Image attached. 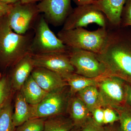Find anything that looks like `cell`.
Segmentation results:
<instances>
[{
	"label": "cell",
	"instance_id": "f546056e",
	"mask_svg": "<svg viewBox=\"0 0 131 131\" xmlns=\"http://www.w3.org/2000/svg\"><path fill=\"white\" fill-rule=\"evenodd\" d=\"M103 127V131H121L119 121L113 124L105 125Z\"/></svg>",
	"mask_w": 131,
	"mask_h": 131
},
{
	"label": "cell",
	"instance_id": "5b68a950",
	"mask_svg": "<svg viewBox=\"0 0 131 131\" xmlns=\"http://www.w3.org/2000/svg\"><path fill=\"white\" fill-rule=\"evenodd\" d=\"M97 87L103 107L117 109L126 104L128 83L124 80L113 76H104Z\"/></svg>",
	"mask_w": 131,
	"mask_h": 131
},
{
	"label": "cell",
	"instance_id": "4dcf8cb0",
	"mask_svg": "<svg viewBox=\"0 0 131 131\" xmlns=\"http://www.w3.org/2000/svg\"><path fill=\"white\" fill-rule=\"evenodd\" d=\"M77 6L92 4L95 1V0H73Z\"/></svg>",
	"mask_w": 131,
	"mask_h": 131
},
{
	"label": "cell",
	"instance_id": "e575fe53",
	"mask_svg": "<svg viewBox=\"0 0 131 131\" xmlns=\"http://www.w3.org/2000/svg\"><path fill=\"white\" fill-rule=\"evenodd\" d=\"M81 128L74 126L70 131H81Z\"/></svg>",
	"mask_w": 131,
	"mask_h": 131
},
{
	"label": "cell",
	"instance_id": "8d00e7d4",
	"mask_svg": "<svg viewBox=\"0 0 131 131\" xmlns=\"http://www.w3.org/2000/svg\"><path fill=\"white\" fill-rule=\"evenodd\" d=\"M95 1H97V0H95Z\"/></svg>",
	"mask_w": 131,
	"mask_h": 131
},
{
	"label": "cell",
	"instance_id": "8992f818",
	"mask_svg": "<svg viewBox=\"0 0 131 131\" xmlns=\"http://www.w3.org/2000/svg\"><path fill=\"white\" fill-rule=\"evenodd\" d=\"M68 54L76 74L89 78L108 75L105 66L98 60L95 53L69 48Z\"/></svg>",
	"mask_w": 131,
	"mask_h": 131
},
{
	"label": "cell",
	"instance_id": "3957f363",
	"mask_svg": "<svg viewBox=\"0 0 131 131\" xmlns=\"http://www.w3.org/2000/svg\"><path fill=\"white\" fill-rule=\"evenodd\" d=\"M107 35V27H101L93 31L87 30L83 28L62 29L58 33L57 37L68 48L98 54L105 44Z\"/></svg>",
	"mask_w": 131,
	"mask_h": 131
},
{
	"label": "cell",
	"instance_id": "44dd1931",
	"mask_svg": "<svg viewBox=\"0 0 131 131\" xmlns=\"http://www.w3.org/2000/svg\"><path fill=\"white\" fill-rule=\"evenodd\" d=\"M14 92L9 77L2 76L0 80V113L8 103L12 102Z\"/></svg>",
	"mask_w": 131,
	"mask_h": 131
},
{
	"label": "cell",
	"instance_id": "6da1fadb",
	"mask_svg": "<svg viewBox=\"0 0 131 131\" xmlns=\"http://www.w3.org/2000/svg\"><path fill=\"white\" fill-rule=\"evenodd\" d=\"M105 44L97 58L105 66L108 75L119 78L131 84V26L108 24Z\"/></svg>",
	"mask_w": 131,
	"mask_h": 131
},
{
	"label": "cell",
	"instance_id": "9a60e30c",
	"mask_svg": "<svg viewBox=\"0 0 131 131\" xmlns=\"http://www.w3.org/2000/svg\"><path fill=\"white\" fill-rule=\"evenodd\" d=\"M66 113L69 115V117L72 120L74 126L80 128L91 116L88 108L76 95L70 98Z\"/></svg>",
	"mask_w": 131,
	"mask_h": 131
},
{
	"label": "cell",
	"instance_id": "d4e9b609",
	"mask_svg": "<svg viewBox=\"0 0 131 131\" xmlns=\"http://www.w3.org/2000/svg\"><path fill=\"white\" fill-rule=\"evenodd\" d=\"M120 26H131V0H126L122 10Z\"/></svg>",
	"mask_w": 131,
	"mask_h": 131
},
{
	"label": "cell",
	"instance_id": "4316f807",
	"mask_svg": "<svg viewBox=\"0 0 131 131\" xmlns=\"http://www.w3.org/2000/svg\"><path fill=\"white\" fill-rule=\"evenodd\" d=\"M103 126L97 124L91 116L82 127L81 131H103Z\"/></svg>",
	"mask_w": 131,
	"mask_h": 131
},
{
	"label": "cell",
	"instance_id": "f1b7e54d",
	"mask_svg": "<svg viewBox=\"0 0 131 131\" xmlns=\"http://www.w3.org/2000/svg\"><path fill=\"white\" fill-rule=\"evenodd\" d=\"M12 5L0 1V16L7 15L11 9Z\"/></svg>",
	"mask_w": 131,
	"mask_h": 131
},
{
	"label": "cell",
	"instance_id": "83f0119b",
	"mask_svg": "<svg viewBox=\"0 0 131 131\" xmlns=\"http://www.w3.org/2000/svg\"><path fill=\"white\" fill-rule=\"evenodd\" d=\"M91 117L97 124L104 126V108L103 107L97 108L94 109L91 113Z\"/></svg>",
	"mask_w": 131,
	"mask_h": 131
},
{
	"label": "cell",
	"instance_id": "cb8c5ba5",
	"mask_svg": "<svg viewBox=\"0 0 131 131\" xmlns=\"http://www.w3.org/2000/svg\"><path fill=\"white\" fill-rule=\"evenodd\" d=\"M46 119L31 118L16 127L15 131H43Z\"/></svg>",
	"mask_w": 131,
	"mask_h": 131
},
{
	"label": "cell",
	"instance_id": "d6a6232c",
	"mask_svg": "<svg viewBox=\"0 0 131 131\" xmlns=\"http://www.w3.org/2000/svg\"><path fill=\"white\" fill-rule=\"evenodd\" d=\"M42 0H19V2L22 4H28V3H36L38 2H40Z\"/></svg>",
	"mask_w": 131,
	"mask_h": 131
},
{
	"label": "cell",
	"instance_id": "2e32d148",
	"mask_svg": "<svg viewBox=\"0 0 131 131\" xmlns=\"http://www.w3.org/2000/svg\"><path fill=\"white\" fill-rule=\"evenodd\" d=\"M33 114V105L26 101L20 91H18L15 98L14 112L12 117L15 126L16 127L19 126L32 118Z\"/></svg>",
	"mask_w": 131,
	"mask_h": 131
},
{
	"label": "cell",
	"instance_id": "9c48e42d",
	"mask_svg": "<svg viewBox=\"0 0 131 131\" xmlns=\"http://www.w3.org/2000/svg\"><path fill=\"white\" fill-rule=\"evenodd\" d=\"M39 13L36 3L22 4L19 2L12 4L7 16L12 30L18 34L24 35Z\"/></svg>",
	"mask_w": 131,
	"mask_h": 131
},
{
	"label": "cell",
	"instance_id": "ffe728a7",
	"mask_svg": "<svg viewBox=\"0 0 131 131\" xmlns=\"http://www.w3.org/2000/svg\"><path fill=\"white\" fill-rule=\"evenodd\" d=\"M74 127L69 117L59 115L46 118L43 131H70Z\"/></svg>",
	"mask_w": 131,
	"mask_h": 131
},
{
	"label": "cell",
	"instance_id": "277c9868",
	"mask_svg": "<svg viewBox=\"0 0 131 131\" xmlns=\"http://www.w3.org/2000/svg\"><path fill=\"white\" fill-rule=\"evenodd\" d=\"M68 50L69 48L51 30L44 16L40 17L34 28L31 54L66 53Z\"/></svg>",
	"mask_w": 131,
	"mask_h": 131
},
{
	"label": "cell",
	"instance_id": "30bf717a",
	"mask_svg": "<svg viewBox=\"0 0 131 131\" xmlns=\"http://www.w3.org/2000/svg\"><path fill=\"white\" fill-rule=\"evenodd\" d=\"M31 55L35 67L51 71L63 78L75 73L74 68L71 63L68 52Z\"/></svg>",
	"mask_w": 131,
	"mask_h": 131
},
{
	"label": "cell",
	"instance_id": "484cf974",
	"mask_svg": "<svg viewBox=\"0 0 131 131\" xmlns=\"http://www.w3.org/2000/svg\"><path fill=\"white\" fill-rule=\"evenodd\" d=\"M104 108V125L113 124L119 121V117L117 110L109 107H103Z\"/></svg>",
	"mask_w": 131,
	"mask_h": 131
},
{
	"label": "cell",
	"instance_id": "1f68e13d",
	"mask_svg": "<svg viewBox=\"0 0 131 131\" xmlns=\"http://www.w3.org/2000/svg\"><path fill=\"white\" fill-rule=\"evenodd\" d=\"M126 103L131 106V84L128 83L127 97Z\"/></svg>",
	"mask_w": 131,
	"mask_h": 131
},
{
	"label": "cell",
	"instance_id": "d590c367",
	"mask_svg": "<svg viewBox=\"0 0 131 131\" xmlns=\"http://www.w3.org/2000/svg\"><path fill=\"white\" fill-rule=\"evenodd\" d=\"M2 75L0 73V80L2 78Z\"/></svg>",
	"mask_w": 131,
	"mask_h": 131
},
{
	"label": "cell",
	"instance_id": "d6986e66",
	"mask_svg": "<svg viewBox=\"0 0 131 131\" xmlns=\"http://www.w3.org/2000/svg\"><path fill=\"white\" fill-rule=\"evenodd\" d=\"M75 95L83 102L91 113L97 108L103 107L100 93L96 86L87 87L78 92Z\"/></svg>",
	"mask_w": 131,
	"mask_h": 131
},
{
	"label": "cell",
	"instance_id": "4fadbf2b",
	"mask_svg": "<svg viewBox=\"0 0 131 131\" xmlns=\"http://www.w3.org/2000/svg\"><path fill=\"white\" fill-rule=\"evenodd\" d=\"M31 75L40 86L48 93L68 85L60 75L45 68L35 67Z\"/></svg>",
	"mask_w": 131,
	"mask_h": 131
},
{
	"label": "cell",
	"instance_id": "603a6c76",
	"mask_svg": "<svg viewBox=\"0 0 131 131\" xmlns=\"http://www.w3.org/2000/svg\"><path fill=\"white\" fill-rule=\"evenodd\" d=\"M117 110L119 115V121L121 131H131V106L126 103Z\"/></svg>",
	"mask_w": 131,
	"mask_h": 131
},
{
	"label": "cell",
	"instance_id": "7402d4cb",
	"mask_svg": "<svg viewBox=\"0 0 131 131\" xmlns=\"http://www.w3.org/2000/svg\"><path fill=\"white\" fill-rule=\"evenodd\" d=\"M13 109L12 102L7 104L0 113V131H15L13 120Z\"/></svg>",
	"mask_w": 131,
	"mask_h": 131
},
{
	"label": "cell",
	"instance_id": "836d02e7",
	"mask_svg": "<svg viewBox=\"0 0 131 131\" xmlns=\"http://www.w3.org/2000/svg\"><path fill=\"white\" fill-rule=\"evenodd\" d=\"M0 1L8 4H14L19 2V0H0Z\"/></svg>",
	"mask_w": 131,
	"mask_h": 131
},
{
	"label": "cell",
	"instance_id": "7c38bea8",
	"mask_svg": "<svg viewBox=\"0 0 131 131\" xmlns=\"http://www.w3.org/2000/svg\"><path fill=\"white\" fill-rule=\"evenodd\" d=\"M12 67L9 77L11 86L14 91H20L35 68L31 54H27Z\"/></svg>",
	"mask_w": 131,
	"mask_h": 131
},
{
	"label": "cell",
	"instance_id": "5bb4252c",
	"mask_svg": "<svg viewBox=\"0 0 131 131\" xmlns=\"http://www.w3.org/2000/svg\"><path fill=\"white\" fill-rule=\"evenodd\" d=\"M126 0H97L92 3L105 15L111 25H120L121 14Z\"/></svg>",
	"mask_w": 131,
	"mask_h": 131
},
{
	"label": "cell",
	"instance_id": "8fae6325",
	"mask_svg": "<svg viewBox=\"0 0 131 131\" xmlns=\"http://www.w3.org/2000/svg\"><path fill=\"white\" fill-rule=\"evenodd\" d=\"M37 6L46 21L55 26L63 24L73 10L71 0H42Z\"/></svg>",
	"mask_w": 131,
	"mask_h": 131
},
{
	"label": "cell",
	"instance_id": "52a82bcc",
	"mask_svg": "<svg viewBox=\"0 0 131 131\" xmlns=\"http://www.w3.org/2000/svg\"><path fill=\"white\" fill-rule=\"evenodd\" d=\"M71 96L68 85L49 93L40 103L33 105L32 118H47L64 114Z\"/></svg>",
	"mask_w": 131,
	"mask_h": 131
},
{
	"label": "cell",
	"instance_id": "7a4b0ae2",
	"mask_svg": "<svg viewBox=\"0 0 131 131\" xmlns=\"http://www.w3.org/2000/svg\"><path fill=\"white\" fill-rule=\"evenodd\" d=\"M33 37L29 34H18L12 30L7 15L0 16V63L4 68L12 67L30 53Z\"/></svg>",
	"mask_w": 131,
	"mask_h": 131
},
{
	"label": "cell",
	"instance_id": "ac0fdd59",
	"mask_svg": "<svg viewBox=\"0 0 131 131\" xmlns=\"http://www.w3.org/2000/svg\"><path fill=\"white\" fill-rule=\"evenodd\" d=\"M102 77L89 78L74 73L67 75L63 79L67 82L69 88L71 96H73L87 87L93 86H97L98 82Z\"/></svg>",
	"mask_w": 131,
	"mask_h": 131
},
{
	"label": "cell",
	"instance_id": "e0dca14e",
	"mask_svg": "<svg viewBox=\"0 0 131 131\" xmlns=\"http://www.w3.org/2000/svg\"><path fill=\"white\" fill-rule=\"evenodd\" d=\"M20 91L26 101L32 105H36L40 103L49 93L40 86L31 75L25 82Z\"/></svg>",
	"mask_w": 131,
	"mask_h": 131
},
{
	"label": "cell",
	"instance_id": "ba28073f",
	"mask_svg": "<svg viewBox=\"0 0 131 131\" xmlns=\"http://www.w3.org/2000/svg\"><path fill=\"white\" fill-rule=\"evenodd\" d=\"M95 24L101 27H107L108 21L105 15L92 4L77 6L73 9L63 24V30L86 27Z\"/></svg>",
	"mask_w": 131,
	"mask_h": 131
}]
</instances>
